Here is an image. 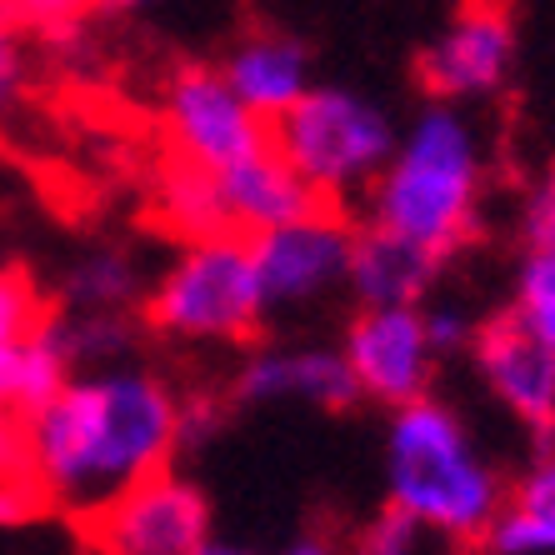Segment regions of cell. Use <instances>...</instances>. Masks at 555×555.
I'll return each mask as SVG.
<instances>
[{"label": "cell", "mask_w": 555, "mask_h": 555, "mask_svg": "<svg viewBox=\"0 0 555 555\" xmlns=\"http://www.w3.org/2000/svg\"><path fill=\"white\" fill-rule=\"evenodd\" d=\"M36 511H46V505H40V495L30 491L26 476H0V530L26 526Z\"/></svg>", "instance_id": "cell-26"}, {"label": "cell", "mask_w": 555, "mask_h": 555, "mask_svg": "<svg viewBox=\"0 0 555 555\" xmlns=\"http://www.w3.org/2000/svg\"><path fill=\"white\" fill-rule=\"evenodd\" d=\"M210 191H216L220 225L241 235H256L266 225H281V220L300 216V210L321 206V195L285 166L281 155H275V145L210 170Z\"/></svg>", "instance_id": "cell-14"}, {"label": "cell", "mask_w": 555, "mask_h": 555, "mask_svg": "<svg viewBox=\"0 0 555 555\" xmlns=\"http://www.w3.org/2000/svg\"><path fill=\"white\" fill-rule=\"evenodd\" d=\"M511 310L530 331L555 340V250H530L520 256L516 281H511Z\"/></svg>", "instance_id": "cell-20"}, {"label": "cell", "mask_w": 555, "mask_h": 555, "mask_svg": "<svg viewBox=\"0 0 555 555\" xmlns=\"http://www.w3.org/2000/svg\"><path fill=\"white\" fill-rule=\"evenodd\" d=\"M361 551H371V555H415V551H426V545H436V535H430L426 526L415 516H405L401 505H380L371 516V526L361 530Z\"/></svg>", "instance_id": "cell-22"}, {"label": "cell", "mask_w": 555, "mask_h": 555, "mask_svg": "<svg viewBox=\"0 0 555 555\" xmlns=\"http://www.w3.org/2000/svg\"><path fill=\"white\" fill-rule=\"evenodd\" d=\"M516 21L501 0H461L451 21L421 46L415 55V80L436 101L486 105L511 86L516 76Z\"/></svg>", "instance_id": "cell-9"}, {"label": "cell", "mask_w": 555, "mask_h": 555, "mask_svg": "<svg viewBox=\"0 0 555 555\" xmlns=\"http://www.w3.org/2000/svg\"><path fill=\"white\" fill-rule=\"evenodd\" d=\"M350 241H356V220L336 201H321L250 235V266H256L266 325L306 321L346 296Z\"/></svg>", "instance_id": "cell-6"}, {"label": "cell", "mask_w": 555, "mask_h": 555, "mask_svg": "<svg viewBox=\"0 0 555 555\" xmlns=\"http://www.w3.org/2000/svg\"><path fill=\"white\" fill-rule=\"evenodd\" d=\"M145 331L176 346H250L266 331L250 235L206 231L181 241L141 296Z\"/></svg>", "instance_id": "cell-4"}, {"label": "cell", "mask_w": 555, "mask_h": 555, "mask_svg": "<svg viewBox=\"0 0 555 555\" xmlns=\"http://www.w3.org/2000/svg\"><path fill=\"white\" fill-rule=\"evenodd\" d=\"M380 486L386 501L436 535V545L486 541L495 511L505 501V476L491 455L480 451L476 430L451 401L436 390L405 405H390L386 436H380Z\"/></svg>", "instance_id": "cell-3"}, {"label": "cell", "mask_w": 555, "mask_h": 555, "mask_svg": "<svg viewBox=\"0 0 555 555\" xmlns=\"http://www.w3.org/2000/svg\"><path fill=\"white\" fill-rule=\"evenodd\" d=\"M160 216H166V225L181 241L206 231H225L216 210V191H210V170L170 155L166 170H160Z\"/></svg>", "instance_id": "cell-19"}, {"label": "cell", "mask_w": 555, "mask_h": 555, "mask_svg": "<svg viewBox=\"0 0 555 555\" xmlns=\"http://www.w3.org/2000/svg\"><path fill=\"white\" fill-rule=\"evenodd\" d=\"M70 371H76V365H70V356H65V340H61V331H55V315L46 310V315L26 331V340L15 346L11 365H5V375H0V396L26 415L30 405H40L46 396H55Z\"/></svg>", "instance_id": "cell-18"}, {"label": "cell", "mask_w": 555, "mask_h": 555, "mask_svg": "<svg viewBox=\"0 0 555 555\" xmlns=\"http://www.w3.org/2000/svg\"><path fill=\"white\" fill-rule=\"evenodd\" d=\"M95 5H101V0H0V15L21 30H36V36H65V30H76Z\"/></svg>", "instance_id": "cell-23"}, {"label": "cell", "mask_w": 555, "mask_h": 555, "mask_svg": "<svg viewBox=\"0 0 555 555\" xmlns=\"http://www.w3.org/2000/svg\"><path fill=\"white\" fill-rule=\"evenodd\" d=\"M340 356H346L361 401L380 405H405L415 396L436 390L440 356L430 346L426 310L415 300H396V306H356L346 331H340Z\"/></svg>", "instance_id": "cell-10"}, {"label": "cell", "mask_w": 555, "mask_h": 555, "mask_svg": "<svg viewBox=\"0 0 555 555\" xmlns=\"http://www.w3.org/2000/svg\"><path fill=\"white\" fill-rule=\"evenodd\" d=\"M141 260L120 246H86L61 271V306L65 310H141L145 296Z\"/></svg>", "instance_id": "cell-17"}, {"label": "cell", "mask_w": 555, "mask_h": 555, "mask_svg": "<svg viewBox=\"0 0 555 555\" xmlns=\"http://www.w3.org/2000/svg\"><path fill=\"white\" fill-rule=\"evenodd\" d=\"M421 310H426V331H430V346H436L440 361H451V356H465V350H470L480 315L465 306V300H455V296H446V300L426 296V300H421Z\"/></svg>", "instance_id": "cell-25"}, {"label": "cell", "mask_w": 555, "mask_h": 555, "mask_svg": "<svg viewBox=\"0 0 555 555\" xmlns=\"http://www.w3.org/2000/svg\"><path fill=\"white\" fill-rule=\"evenodd\" d=\"M361 201L371 225L451 266L476 241L486 201V135L470 105L426 95V105L401 120L386 166L375 170Z\"/></svg>", "instance_id": "cell-2"}, {"label": "cell", "mask_w": 555, "mask_h": 555, "mask_svg": "<svg viewBox=\"0 0 555 555\" xmlns=\"http://www.w3.org/2000/svg\"><path fill=\"white\" fill-rule=\"evenodd\" d=\"M480 390L501 405L535 446H555V340L530 331L516 310L480 315L465 350Z\"/></svg>", "instance_id": "cell-11"}, {"label": "cell", "mask_w": 555, "mask_h": 555, "mask_svg": "<svg viewBox=\"0 0 555 555\" xmlns=\"http://www.w3.org/2000/svg\"><path fill=\"white\" fill-rule=\"evenodd\" d=\"M520 246L530 250H555V160H545L530 176L526 195H520Z\"/></svg>", "instance_id": "cell-24"}, {"label": "cell", "mask_w": 555, "mask_h": 555, "mask_svg": "<svg viewBox=\"0 0 555 555\" xmlns=\"http://www.w3.org/2000/svg\"><path fill=\"white\" fill-rule=\"evenodd\" d=\"M15 65H21V55H15V26L5 21V15H0V95H11Z\"/></svg>", "instance_id": "cell-28"}, {"label": "cell", "mask_w": 555, "mask_h": 555, "mask_svg": "<svg viewBox=\"0 0 555 555\" xmlns=\"http://www.w3.org/2000/svg\"><path fill=\"white\" fill-rule=\"evenodd\" d=\"M86 541L111 555H206L220 551L210 495L176 465L135 480L86 520Z\"/></svg>", "instance_id": "cell-7"}, {"label": "cell", "mask_w": 555, "mask_h": 555, "mask_svg": "<svg viewBox=\"0 0 555 555\" xmlns=\"http://www.w3.org/2000/svg\"><path fill=\"white\" fill-rule=\"evenodd\" d=\"M40 315H46V306H40V296L30 291L26 275L0 271V375H5L15 346L26 340V331L40 321Z\"/></svg>", "instance_id": "cell-21"}, {"label": "cell", "mask_w": 555, "mask_h": 555, "mask_svg": "<svg viewBox=\"0 0 555 555\" xmlns=\"http://www.w3.org/2000/svg\"><path fill=\"white\" fill-rule=\"evenodd\" d=\"M216 65L231 80V91L266 120H275L315 86V55L291 30H246L225 46Z\"/></svg>", "instance_id": "cell-13"}, {"label": "cell", "mask_w": 555, "mask_h": 555, "mask_svg": "<svg viewBox=\"0 0 555 555\" xmlns=\"http://www.w3.org/2000/svg\"><path fill=\"white\" fill-rule=\"evenodd\" d=\"M101 5H111V11H141V5H151V0H101Z\"/></svg>", "instance_id": "cell-29"}, {"label": "cell", "mask_w": 555, "mask_h": 555, "mask_svg": "<svg viewBox=\"0 0 555 555\" xmlns=\"http://www.w3.org/2000/svg\"><path fill=\"white\" fill-rule=\"evenodd\" d=\"M185 401L141 361L70 371L55 396L21 415V476L55 516L86 520L135 480L176 465Z\"/></svg>", "instance_id": "cell-1"}, {"label": "cell", "mask_w": 555, "mask_h": 555, "mask_svg": "<svg viewBox=\"0 0 555 555\" xmlns=\"http://www.w3.org/2000/svg\"><path fill=\"white\" fill-rule=\"evenodd\" d=\"M480 551L555 555V446H535V461L516 480H505V501Z\"/></svg>", "instance_id": "cell-16"}, {"label": "cell", "mask_w": 555, "mask_h": 555, "mask_svg": "<svg viewBox=\"0 0 555 555\" xmlns=\"http://www.w3.org/2000/svg\"><path fill=\"white\" fill-rule=\"evenodd\" d=\"M0 476H21V411L0 396Z\"/></svg>", "instance_id": "cell-27"}, {"label": "cell", "mask_w": 555, "mask_h": 555, "mask_svg": "<svg viewBox=\"0 0 555 555\" xmlns=\"http://www.w3.org/2000/svg\"><path fill=\"white\" fill-rule=\"evenodd\" d=\"M231 405L241 411H271V405H306V411L346 415L361 405L356 375L340 346L325 340H260L246 346L231 371Z\"/></svg>", "instance_id": "cell-12"}, {"label": "cell", "mask_w": 555, "mask_h": 555, "mask_svg": "<svg viewBox=\"0 0 555 555\" xmlns=\"http://www.w3.org/2000/svg\"><path fill=\"white\" fill-rule=\"evenodd\" d=\"M446 260H436L430 250L411 246L401 235L380 231V225H356L350 241V271H346V296L356 306H396V300H421L440 291Z\"/></svg>", "instance_id": "cell-15"}, {"label": "cell", "mask_w": 555, "mask_h": 555, "mask_svg": "<svg viewBox=\"0 0 555 555\" xmlns=\"http://www.w3.org/2000/svg\"><path fill=\"white\" fill-rule=\"evenodd\" d=\"M160 130L176 160H191L201 170H220L271 145V120L256 116L220 65H176L160 86Z\"/></svg>", "instance_id": "cell-8"}, {"label": "cell", "mask_w": 555, "mask_h": 555, "mask_svg": "<svg viewBox=\"0 0 555 555\" xmlns=\"http://www.w3.org/2000/svg\"><path fill=\"white\" fill-rule=\"evenodd\" d=\"M396 130L401 120L371 91L315 80L296 105H285L271 120V145L321 201L340 206L365 195L396 145Z\"/></svg>", "instance_id": "cell-5"}]
</instances>
